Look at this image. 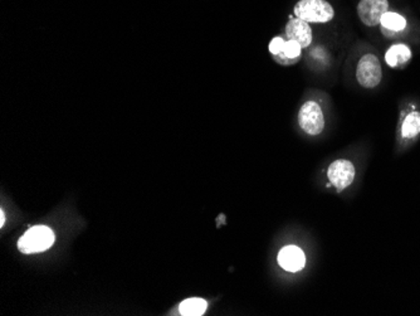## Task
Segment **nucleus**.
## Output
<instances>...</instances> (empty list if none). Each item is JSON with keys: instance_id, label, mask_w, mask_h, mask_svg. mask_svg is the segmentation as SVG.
Instances as JSON below:
<instances>
[{"instance_id": "1", "label": "nucleus", "mask_w": 420, "mask_h": 316, "mask_svg": "<svg viewBox=\"0 0 420 316\" xmlns=\"http://www.w3.org/2000/svg\"><path fill=\"white\" fill-rule=\"evenodd\" d=\"M55 243V233L52 229L45 226H36L23 235L18 241V248L22 253H39L47 251L50 246Z\"/></svg>"}, {"instance_id": "2", "label": "nucleus", "mask_w": 420, "mask_h": 316, "mask_svg": "<svg viewBox=\"0 0 420 316\" xmlns=\"http://www.w3.org/2000/svg\"><path fill=\"white\" fill-rule=\"evenodd\" d=\"M295 16L307 23H328L335 16L326 0H300L295 6Z\"/></svg>"}, {"instance_id": "3", "label": "nucleus", "mask_w": 420, "mask_h": 316, "mask_svg": "<svg viewBox=\"0 0 420 316\" xmlns=\"http://www.w3.org/2000/svg\"><path fill=\"white\" fill-rule=\"evenodd\" d=\"M382 65L377 56L372 53L361 57L357 63L356 78L362 88H374L382 82Z\"/></svg>"}, {"instance_id": "4", "label": "nucleus", "mask_w": 420, "mask_h": 316, "mask_svg": "<svg viewBox=\"0 0 420 316\" xmlns=\"http://www.w3.org/2000/svg\"><path fill=\"white\" fill-rule=\"evenodd\" d=\"M298 122L302 130L308 135H318L325 127V117L320 105L315 101H307L301 107Z\"/></svg>"}, {"instance_id": "5", "label": "nucleus", "mask_w": 420, "mask_h": 316, "mask_svg": "<svg viewBox=\"0 0 420 316\" xmlns=\"http://www.w3.org/2000/svg\"><path fill=\"white\" fill-rule=\"evenodd\" d=\"M387 0H360L357 6V14L367 27H374L382 22V18L387 13Z\"/></svg>"}, {"instance_id": "6", "label": "nucleus", "mask_w": 420, "mask_h": 316, "mask_svg": "<svg viewBox=\"0 0 420 316\" xmlns=\"http://www.w3.org/2000/svg\"><path fill=\"white\" fill-rule=\"evenodd\" d=\"M328 175L331 184L338 191H343L354 181V164L349 160H336L330 165Z\"/></svg>"}, {"instance_id": "7", "label": "nucleus", "mask_w": 420, "mask_h": 316, "mask_svg": "<svg viewBox=\"0 0 420 316\" xmlns=\"http://www.w3.org/2000/svg\"><path fill=\"white\" fill-rule=\"evenodd\" d=\"M305 253L296 246H287L279 252V266L289 273L300 271L305 266Z\"/></svg>"}, {"instance_id": "8", "label": "nucleus", "mask_w": 420, "mask_h": 316, "mask_svg": "<svg viewBox=\"0 0 420 316\" xmlns=\"http://www.w3.org/2000/svg\"><path fill=\"white\" fill-rule=\"evenodd\" d=\"M286 34L291 41H295L302 48L308 47L312 42V31L310 24L301 19H291L286 26Z\"/></svg>"}, {"instance_id": "9", "label": "nucleus", "mask_w": 420, "mask_h": 316, "mask_svg": "<svg viewBox=\"0 0 420 316\" xmlns=\"http://www.w3.org/2000/svg\"><path fill=\"white\" fill-rule=\"evenodd\" d=\"M411 58V51L405 44H394L387 49L385 60L390 67H402L409 62Z\"/></svg>"}, {"instance_id": "10", "label": "nucleus", "mask_w": 420, "mask_h": 316, "mask_svg": "<svg viewBox=\"0 0 420 316\" xmlns=\"http://www.w3.org/2000/svg\"><path fill=\"white\" fill-rule=\"evenodd\" d=\"M382 29L387 31V32L397 33L403 31L406 27V21L404 16H400L398 13H390L387 11L382 18Z\"/></svg>"}, {"instance_id": "11", "label": "nucleus", "mask_w": 420, "mask_h": 316, "mask_svg": "<svg viewBox=\"0 0 420 316\" xmlns=\"http://www.w3.org/2000/svg\"><path fill=\"white\" fill-rule=\"evenodd\" d=\"M208 307V302L203 299H188V300L183 301L181 304V315L184 316H200L205 312Z\"/></svg>"}, {"instance_id": "12", "label": "nucleus", "mask_w": 420, "mask_h": 316, "mask_svg": "<svg viewBox=\"0 0 420 316\" xmlns=\"http://www.w3.org/2000/svg\"><path fill=\"white\" fill-rule=\"evenodd\" d=\"M419 132L420 112L419 111L410 112L404 120L403 126H402V135L405 139H413L416 135H419Z\"/></svg>"}, {"instance_id": "13", "label": "nucleus", "mask_w": 420, "mask_h": 316, "mask_svg": "<svg viewBox=\"0 0 420 316\" xmlns=\"http://www.w3.org/2000/svg\"><path fill=\"white\" fill-rule=\"evenodd\" d=\"M301 49H302V47H301L300 44L295 42V41H291V39H289V41L284 43L282 55H284L286 58H289V60H296V58H298L301 56Z\"/></svg>"}, {"instance_id": "14", "label": "nucleus", "mask_w": 420, "mask_h": 316, "mask_svg": "<svg viewBox=\"0 0 420 316\" xmlns=\"http://www.w3.org/2000/svg\"><path fill=\"white\" fill-rule=\"evenodd\" d=\"M284 43H286V41L281 38V37H276V38H273L272 42L269 43V51H271V53L274 56L282 55V52H284Z\"/></svg>"}, {"instance_id": "15", "label": "nucleus", "mask_w": 420, "mask_h": 316, "mask_svg": "<svg viewBox=\"0 0 420 316\" xmlns=\"http://www.w3.org/2000/svg\"><path fill=\"white\" fill-rule=\"evenodd\" d=\"M4 223H6V216H4V212L1 211V212H0V226L3 227Z\"/></svg>"}]
</instances>
